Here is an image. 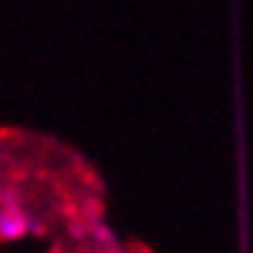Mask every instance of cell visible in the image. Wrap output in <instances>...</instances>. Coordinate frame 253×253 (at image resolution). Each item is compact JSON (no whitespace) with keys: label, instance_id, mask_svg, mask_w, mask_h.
<instances>
[{"label":"cell","instance_id":"obj_1","mask_svg":"<svg viewBox=\"0 0 253 253\" xmlns=\"http://www.w3.org/2000/svg\"><path fill=\"white\" fill-rule=\"evenodd\" d=\"M27 216H24V210H17V206H3L0 210V240H20V236L27 233Z\"/></svg>","mask_w":253,"mask_h":253}]
</instances>
